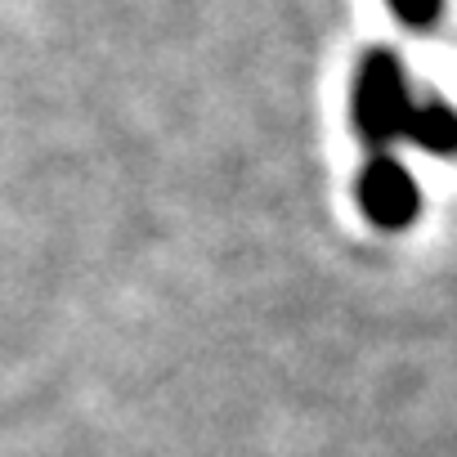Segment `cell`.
I'll return each mask as SVG.
<instances>
[{"mask_svg":"<svg viewBox=\"0 0 457 457\" xmlns=\"http://www.w3.org/2000/svg\"><path fill=\"white\" fill-rule=\"evenodd\" d=\"M417 179L395 157H372L359 175V206L381 228H403L417 215Z\"/></svg>","mask_w":457,"mask_h":457,"instance_id":"7a4b0ae2","label":"cell"},{"mask_svg":"<svg viewBox=\"0 0 457 457\" xmlns=\"http://www.w3.org/2000/svg\"><path fill=\"white\" fill-rule=\"evenodd\" d=\"M412 95H408V77L399 68L395 54H368L359 68V86H354V121L359 135L377 148L395 144L399 135H408V117H412Z\"/></svg>","mask_w":457,"mask_h":457,"instance_id":"6da1fadb","label":"cell"},{"mask_svg":"<svg viewBox=\"0 0 457 457\" xmlns=\"http://www.w3.org/2000/svg\"><path fill=\"white\" fill-rule=\"evenodd\" d=\"M408 135H412L421 148H430V153H453V148H457V112H453L448 104L430 99V104L412 108Z\"/></svg>","mask_w":457,"mask_h":457,"instance_id":"3957f363","label":"cell"},{"mask_svg":"<svg viewBox=\"0 0 457 457\" xmlns=\"http://www.w3.org/2000/svg\"><path fill=\"white\" fill-rule=\"evenodd\" d=\"M439 5H444V0H390L395 19L408 23V28H426V23L439 14Z\"/></svg>","mask_w":457,"mask_h":457,"instance_id":"277c9868","label":"cell"}]
</instances>
